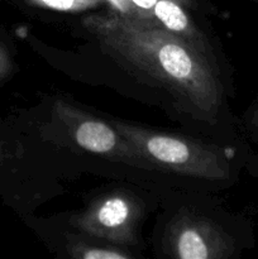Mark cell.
<instances>
[{
    "label": "cell",
    "mask_w": 258,
    "mask_h": 259,
    "mask_svg": "<svg viewBox=\"0 0 258 259\" xmlns=\"http://www.w3.org/2000/svg\"><path fill=\"white\" fill-rule=\"evenodd\" d=\"M104 48L161 83L187 105L215 114L220 103V83L210 58L157 20L129 17L118 12L83 19Z\"/></svg>",
    "instance_id": "6da1fadb"
},
{
    "label": "cell",
    "mask_w": 258,
    "mask_h": 259,
    "mask_svg": "<svg viewBox=\"0 0 258 259\" xmlns=\"http://www.w3.org/2000/svg\"><path fill=\"white\" fill-rule=\"evenodd\" d=\"M115 129L141 157L169 171L214 180L225 175L219 154L214 148L132 124L115 123Z\"/></svg>",
    "instance_id": "7a4b0ae2"
},
{
    "label": "cell",
    "mask_w": 258,
    "mask_h": 259,
    "mask_svg": "<svg viewBox=\"0 0 258 259\" xmlns=\"http://www.w3.org/2000/svg\"><path fill=\"white\" fill-rule=\"evenodd\" d=\"M138 219L137 202L125 195L114 194L94 202L73 224L91 237L129 245L137 243Z\"/></svg>",
    "instance_id": "3957f363"
},
{
    "label": "cell",
    "mask_w": 258,
    "mask_h": 259,
    "mask_svg": "<svg viewBox=\"0 0 258 259\" xmlns=\"http://www.w3.org/2000/svg\"><path fill=\"white\" fill-rule=\"evenodd\" d=\"M172 254L181 259H215L227 255L228 245L217 228L201 218L182 217L169 227Z\"/></svg>",
    "instance_id": "277c9868"
},
{
    "label": "cell",
    "mask_w": 258,
    "mask_h": 259,
    "mask_svg": "<svg viewBox=\"0 0 258 259\" xmlns=\"http://www.w3.org/2000/svg\"><path fill=\"white\" fill-rule=\"evenodd\" d=\"M57 110L63 120L70 121L73 139L81 148L96 154L118 156L119 158L139 157L141 154L110 125L101 120L82 115L80 111L62 103H58Z\"/></svg>",
    "instance_id": "5b68a950"
},
{
    "label": "cell",
    "mask_w": 258,
    "mask_h": 259,
    "mask_svg": "<svg viewBox=\"0 0 258 259\" xmlns=\"http://www.w3.org/2000/svg\"><path fill=\"white\" fill-rule=\"evenodd\" d=\"M185 8L189 7L179 0H159L153 8V19L169 33L210 58L206 39L194 24Z\"/></svg>",
    "instance_id": "8992f818"
},
{
    "label": "cell",
    "mask_w": 258,
    "mask_h": 259,
    "mask_svg": "<svg viewBox=\"0 0 258 259\" xmlns=\"http://www.w3.org/2000/svg\"><path fill=\"white\" fill-rule=\"evenodd\" d=\"M114 10L129 17L153 19V8L159 0H106ZM190 7L192 0H179ZM154 20V19H153Z\"/></svg>",
    "instance_id": "52a82bcc"
},
{
    "label": "cell",
    "mask_w": 258,
    "mask_h": 259,
    "mask_svg": "<svg viewBox=\"0 0 258 259\" xmlns=\"http://www.w3.org/2000/svg\"><path fill=\"white\" fill-rule=\"evenodd\" d=\"M71 255L81 259H128L132 255L123 249L114 247H100V245H89L85 243L75 244L70 248Z\"/></svg>",
    "instance_id": "ba28073f"
},
{
    "label": "cell",
    "mask_w": 258,
    "mask_h": 259,
    "mask_svg": "<svg viewBox=\"0 0 258 259\" xmlns=\"http://www.w3.org/2000/svg\"><path fill=\"white\" fill-rule=\"evenodd\" d=\"M30 4L63 12H78L98 5L101 0H28Z\"/></svg>",
    "instance_id": "9c48e42d"
}]
</instances>
